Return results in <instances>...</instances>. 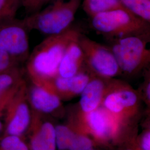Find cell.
<instances>
[{
	"label": "cell",
	"mask_w": 150,
	"mask_h": 150,
	"mask_svg": "<svg viewBox=\"0 0 150 150\" xmlns=\"http://www.w3.org/2000/svg\"><path fill=\"white\" fill-rule=\"evenodd\" d=\"M80 32L70 28L62 33L48 36L33 50L26 61V70L33 82L41 83L58 75L64 51Z\"/></svg>",
	"instance_id": "obj_1"
},
{
	"label": "cell",
	"mask_w": 150,
	"mask_h": 150,
	"mask_svg": "<svg viewBox=\"0 0 150 150\" xmlns=\"http://www.w3.org/2000/svg\"><path fill=\"white\" fill-rule=\"evenodd\" d=\"M80 4L81 0H55L22 20L28 30L48 36L60 34L71 28Z\"/></svg>",
	"instance_id": "obj_2"
},
{
	"label": "cell",
	"mask_w": 150,
	"mask_h": 150,
	"mask_svg": "<svg viewBox=\"0 0 150 150\" xmlns=\"http://www.w3.org/2000/svg\"><path fill=\"white\" fill-rule=\"evenodd\" d=\"M109 47L122 74L139 75L150 66V32L112 39Z\"/></svg>",
	"instance_id": "obj_3"
},
{
	"label": "cell",
	"mask_w": 150,
	"mask_h": 150,
	"mask_svg": "<svg viewBox=\"0 0 150 150\" xmlns=\"http://www.w3.org/2000/svg\"><path fill=\"white\" fill-rule=\"evenodd\" d=\"M91 18V25L96 31L112 39L150 32V25L124 7Z\"/></svg>",
	"instance_id": "obj_4"
},
{
	"label": "cell",
	"mask_w": 150,
	"mask_h": 150,
	"mask_svg": "<svg viewBox=\"0 0 150 150\" xmlns=\"http://www.w3.org/2000/svg\"><path fill=\"white\" fill-rule=\"evenodd\" d=\"M79 40L85 66L92 75L110 79L121 74L117 59L109 47L81 33Z\"/></svg>",
	"instance_id": "obj_5"
},
{
	"label": "cell",
	"mask_w": 150,
	"mask_h": 150,
	"mask_svg": "<svg viewBox=\"0 0 150 150\" xmlns=\"http://www.w3.org/2000/svg\"><path fill=\"white\" fill-rule=\"evenodd\" d=\"M27 30L22 20L14 18L0 21V50L20 64L27 61L30 56Z\"/></svg>",
	"instance_id": "obj_6"
},
{
	"label": "cell",
	"mask_w": 150,
	"mask_h": 150,
	"mask_svg": "<svg viewBox=\"0 0 150 150\" xmlns=\"http://www.w3.org/2000/svg\"><path fill=\"white\" fill-rule=\"evenodd\" d=\"M110 79L107 91L102 100L103 107L113 114L122 112L137 106L138 93L122 83Z\"/></svg>",
	"instance_id": "obj_7"
},
{
	"label": "cell",
	"mask_w": 150,
	"mask_h": 150,
	"mask_svg": "<svg viewBox=\"0 0 150 150\" xmlns=\"http://www.w3.org/2000/svg\"><path fill=\"white\" fill-rule=\"evenodd\" d=\"M9 103L11 105L12 115L7 132L8 135L19 136L27 129L30 121V111L25 98L23 85L17 91Z\"/></svg>",
	"instance_id": "obj_8"
},
{
	"label": "cell",
	"mask_w": 150,
	"mask_h": 150,
	"mask_svg": "<svg viewBox=\"0 0 150 150\" xmlns=\"http://www.w3.org/2000/svg\"><path fill=\"white\" fill-rule=\"evenodd\" d=\"M80 33L69 43L64 51L58 69L59 76L69 78L77 74L85 66L84 54L80 43Z\"/></svg>",
	"instance_id": "obj_9"
},
{
	"label": "cell",
	"mask_w": 150,
	"mask_h": 150,
	"mask_svg": "<svg viewBox=\"0 0 150 150\" xmlns=\"http://www.w3.org/2000/svg\"><path fill=\"white\" fill-rule=\"evenodd\" d=\"M109 80L93 76L80 94V106L83 112L87 113L99 107L107 91Z\"/></svg>",
	"instance_id": "obj_10"
},
{
	"label": "cell",
	"mask_w": 150,
	"mask_h": 150,
	"mask_svg": "<svg viewBox=\"0 0 150 150\" xmlns=\"http://www.w3.org/2000/svg\"><path fill=\"white\" fill-rule=\"evenodd\" d=\"M29 98L32 106L41 112H52L61 106L60 97L57 95L37 83L31 87Z\"/></svg>",
	"instance_id": "obj_11"
},
{
	"label": "cell",
	"mask_w": 150,
	"mask_h": 150,
	"mask_svg": "<svg viewBox=\"0 0 150 150\" xmlns=\"http://www.w3.org/2000/svg\"><path fill=\"white\" fill-rule=\"evenodd\" d=\"M111 112L104 107L97 109L87 113V121L92 132L97 137L105 138L115 131V124Z\"/></svg>",
	"instance_id": "obj_12"
},
{
	"label": "cell",
	"mask_w": 150,
	"mask_h": 150,
	"mask_svg": "<svg viewBox=\"0 0 150 150\" xmlns=\"http://www.w3.org/2000/svg\"><path fill=\"white\" fill-rule=\"evenodd\" d=\"M22 70L17 67L0 74V103H8L23 85Z\"/></svg>",
	"instance_id": "obj_13"
},
{
	"label": "cell",
	"mask_w": 150,
	"mask_h": 150,
	"mask_svg": "<svg viewBox=\"0 0 150 150\" xmlns=\"http://www.w3.org/2000/svg\"><path fill=\"white\" fill-rule=\"evenodd\" d=\"M56 129L52 123H43L31 141L32 150H56Z\"/></svg>",
	"instance_id": "obj_14"
},
{
	"label": "cell",
	"mask_w": 150,
	"mask_h": 150,
	"mask_svg": "<svg viewBox=\"0 0 150 150\" xmlns=\"http://www.w3.org/2000/svg\"><path fill=\"white\" fill-rule=\"evenodd\" d=\"M82 6L83 11L91 17L123 7L121 0H83Z\"/></svg>",
	"instance_id": "obj_15"
},
{
	"label": "cell",
	"mask_w": 150,
	"mask_h": 150,
	"mask_svg": "<svg viewBox=\"0 0 150 150\" xmlns=\"http://www.w3.org/2000/svg\"><path fill=\"white\" fill-rule=\"evenodd\" d=\"M125 8L150 25V0H121Z\"/></svg>",
	"instance_id": "obj_16"
},
{
	"label": "cell",
	"mask_w": 150,
	"mask_h": 150,
	"mask_svg": "<svg viewBox=\"0 0 150 150\" xmlns=\"http://www.w3.org/2000/svg\"><path fill=\"white\" fill-rule=\"evenodd\" d=\"M55 129L57 148L59 150H69L76 134L62 125L57 126Z\"/></svg>",
	"instance_id": "obj_17"
},
{
	"label": "cell",
	"mask_w": 150,
	"mask_h": 150,
	"mask_svg": "<svg viewBox=\"0 0 150 150\" xmlns=\"http://www.w3.org/2000/svg\"><path fill=\"white\" fill-rule=\"evenodd\" d=\"M23 0H0V21L15 18Z\"/></svg>",
	"instance_id": "obj_18"
},
{
	"label": "cell",
	"mask_w": 150,
	"mask_h": 150,
	"mask_svg": "<svg viewBox=\"0 0 150 150\" xmlns=\"http://www.w3.org/2000/svg\"><path fill=\"white\" fill-rule=\"evenodd\" d=\"M0 150H28L19 136L8 135L1 140Z\"/></svg>",
	"instance_id": "obj_19"
},
{
	"label": "cell",
	"mask_w": 150,
	"mask_h": 150,
	"mask_svg": "<svg viewBox=\"0 0 150 150\" xmlns=\"http://www.w3.org/2000/svg\"><path fill=\"white\" fill-rule=\"evenodd\" d=\"M20 65L10 55L0 50V74L17 67H20Z\"/></svg>",
	"instance_id": "obj_20"
},
{
	"label": "cell",
	"mask_w": 150,
	"mask_h": 150,
	"mask_svg": "<svg viewBox=\"0 0 150 150\" xmlns=\"http://www.w3.org/2000/svg\"><path fill=\"white\" fill-rule=\"evenodd\" d=\"M55 0H23L22 6L30 15L40 10Z\"/></svg>",
	"instance_id": "obj_21"
},
{
	"label": "cell",
	"mask_w": 150,
	"mask_h": 150,
	"mask_svg": "<svg viewBox=\"0 0 150 150\" xmlns=\"http://www.w3.org/2000/svg\"><path fill=\"white\" fill-rule=\"evenodd\" d=\"M92 146V141L89 138L76 134L69 150H89Z\"/></svg>",
	"instance_id": "obj_22"
},
{
	"label": "cell",
	"mask_w": 150,
	"mask_h": 150,
	"mask_svg": "<svg viewBox=\"0 0 150 150\" xmlns=\"http://www.w3.org/2000/svg\"><path fill=\"white\" fill-rule=\"evenodd\" d=\"M144 77V92L147 102L150 105V66L142 73Z\"/></svg>",
	"instance_id": "obj_23"
},
{
	"label": "cell",
	"mask_w": 150,
	"mask_h": 150,
	"mask_svg": "<svg viewBox=\"0 0 150 150\" xmlns=\"http://www.w3.org/2000/svg\"><path fill=\"white\" fill-rule=\"evenodd\" d=\"M141 147L143 150H150V132L145 134L141 141Z\"/></svg>",
	"instance_id": "obj_24"
},
{
	"label": "cell",
	"mask_w": 150,
	"mask_h": 150,
	"mask_svg": "<svg viewBox=\"0 0 150 150\" xmlns=\"http://www.w3.org/2000/svg\"><path fill=\"white\" fill-rule=\"evenodd\" d=\"M4 106H5L0 105V110L4 107ZM1 129H2V123H1V121H0V132H1Z\"/></svg>",
	"instance_id": "obj_25"
},
{
	"label": "cell",
	"mask_w": 150,
	"mask_h": 150,
	"mask_svg": "<svg viewBox=\"0 0 150 150\" xmlns=\"http://www.w3.org/2000/svg\"><path fill=\"white\" fill-rule=\"evenodd\" d=\"M91 150V149H90V150Z\"/></svg>",
	"instance_id": "obj_26"
}]
</instances>
